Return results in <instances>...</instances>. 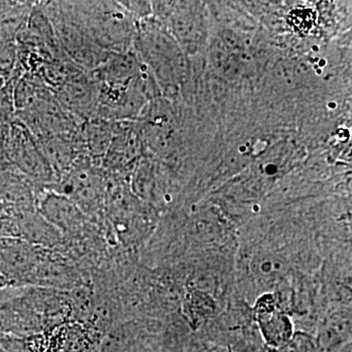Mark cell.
Returning a JSON list of instances; mask_svg holds the SVG:
<instances>
[{"instance_id": "1", "label": "cell", "mask_w": 352, "mask_h": 352, "mask_svg": "<svg viewBox=\"0 0 352 352\" xmlns=\"http://www.w3.org/2000/svg\"><path fill=\"white\" fill-rule=\"evenodd\" d=\"M133 50L151 72L161 94L166 98L175 95L184 76V60L166 27L149 17L139 21Z\"/></svg>"}, {"instance_id": "2", "label": "cell", "mask_w": 352, "mask_h": 352, "mask_svg": "<svg viewBox=\"0 0 352 352\" xmlns=\"http://www.w3.org/2000/svg\"><path fill=\"white\" fill-rule=\"evenodd\" d=\"M88 36L107 53L133 50L138 21L119 1H68Z\"/></svg>"}, {"instance_id": "3", "label": "cell", "mask_w": 352, "mask_h": 352, "mask_svg": "<svg viewBox=\"0 0 352 352\" xmlns=\"http://www.w3.org/2000/svg\"><path fill=\"white\" fill-rule=\"evenodd\" d=\"M60 48L80 69L94 71L110 53L99 47L72 13L68 1H43Z\"/></svg>"}, {"instance_id": "4", "label": "cell", "mask_w": 352, "mask_h": 352, "mask_svg": "<svg viewBox=\"0 0 352 352\" xmlns=\"http://www.w3.org/2000/svg\"><path fill=\"white\" fill-rule=\"evenodd\" d=\"M107 180V173L101 166L82 156L50 190L68 197L90 219L104 222Z\"/></svg>"}, {"instance_id": "5", "label": "cell", "mask_w": 352, "mask_h": 352, "mask_svg": "<svg viewBox=\"0 0 352 352\" xmlns=\"http://www.w3.org/2000/svg\"><path fill=\"white\" fill-rule=\"evenodd\" d=\"M7 151L11 166L41 189H53L57 184L52 170L36 138L17 119L8 126Z\"/></svg>"}, {"instance_id": "6", "label": "cell", "mask_w": 352, "mask_h": 352, "mask_svg": "<svg viewBox=\"0 0 352 352\" xmlns=\"http://www.w3.org/2000/svg\"><path fill=\"white\" fill-rule=\"evenodd\" d=\"M36 212L60 231L67 241L85 237L104 224L90 219L71 199L54 190L41 191Z\"/></svg>"}, {"instance_id": "7", "label": "cell", "mask_w": 352, "mask_h": 352, "mask_svg": "<svg viewBox=\"0 0 352 352\" xmlns=\"http://www.w3.org/2000/svg\"><path fill=\"white\" fill-rule=\"evenodd\" d=\"M47 249L16 236H0V274L9 287H29L36 266Z\"/></svg>"}, {"instance_id": "8", "label": "cell", "mask_w": 352, "mask_h": 352, "mask_svg": "<svg viewBox=\"0 0 352 352\" xmlns=\"http://www.w3.org/2000/svg\"><path fill=\"white\" fill-rule=\"evenodd\" d=\"M16 119L20 120L36 139L75 133L82 126V122L62 108L53 91L39 99L28 110L16 113Z\"/></svg>"}, {"instance_id": "9", "label": "cell", "mask_w": 352, "mask_h": 352, "mask_svg": "<svg viewBox=\"0 0 352 352\" xmlns=\"http://www.w3.org/2000/svg\"><path fill=\"white\" fill-rule=\"evenodd\" d=\"M53 92L62 108L82 124L96 115L99 85L91 72H80Z\"/></svg>"}, {"instance_id": "10", "label": "cell", "mask_w": 352, "mask_h": 352, "mask_svg": "<svg viewBox=\"0 0 352 352\" xmlns=\"http://www.w3.org/2000/svg\"><path fill=\"white\" fill-rule=\"evenodd\" d=\"M142 146V139L135 122H113L112 140L102 160V170L108 175L126 178L127 171L138 163Z\"/></svg>"}, {"instance_id": "11", "label": "cell", "mask_w": 352, "mask_h": 352, "mask_svg": "<svg viewBox=\"0 0 352 352\" xmlns=\"http://www.w3.org/2000/svg\"><path fill=\"white\" fill-rule=\"evenodd\" d=\"M39 148L59 179L85 156L78 139V131L64 135L36 139Z\"/></svg>"}, {"instance_id": "12", "label": "cell", "mask_w": 352, "mask_h": 352, "mask_svg": "<svg viewBox=\"0 0 352 352\" xmlns=\"http://www.w3.org/2000/svg\"><path fill=\"white\" fill-rule=\"evenodd\" d=\"M113 122L94 118L83 122L78 131V139L83 154L97 166H101L102 160L112 140Z\"/></svg>"}, {"instance_id": "13", "label": "cell", "mask_w": 352, "mask_h": 352, "mask_svg": "<svg viewBox=\"0 0 352 352\" xmlns=\"http://www.w3.org/2000/svg\"><path fill=\"white\" fill-rule=\"evenodd\" d=\"M190 352H233L226 347L212 346V344H200V346H191Z\"/></svg>"}, {"instance_id": "14", "label": "cell", "mask_w": 352, "mask_h": 352, "mask_svg": "<svg viewBox=\"0 0 352 352\" xmlns=\"http://www.w3.org/2000/svg\"><path fill=\"white\" fill-rule=\"evenodd\" d=\"M8 282L6 281V278H4L3 276H2L1 274H0V291H1V289L8 288Z\"/></svg>"}, {"instance_id": "15", "label": "cell", "mask_w": 352, "mask_h": 352, "mask_svg": "<svg viewBox=\"0 0 352 352\" xmlns=\"http://www.w3.org/2000/svg\"><path fill=\"white\" fill-rule=\"evenodd\" d=\"M6 80H6V78H4L3 76H0V89H1V88L4 87Z\"/></svg>"}]
</instances>
